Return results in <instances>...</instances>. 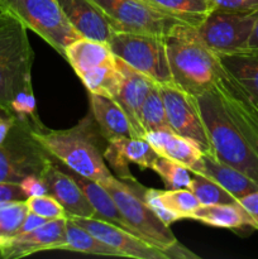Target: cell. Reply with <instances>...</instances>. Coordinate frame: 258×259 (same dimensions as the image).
Instances as JSON below:
<instances>
[{"label":"cell","instance_id":"21","mask_svg":"<svg viewBox=\"0 0 258 259\" xmlns=\"http://www.w3.org/2000/svg\"><path fill=\"white\" fill-rule=\"evenodd\" d=\"M200 175L214 180L237 200L258 190L257 182L247 175L229 164L218 161L214 157L205 154L202 156V172Z\"/></svg>","mask_w":258,"mask_h":259},{"label":"cell","instance_id":"6","mask_svg":"<svg viewBox=\"0 0 258 259\" xmlns=\"http://www.w3.org/2000/svg\"><path fill=\"white\" fill-rule=\"evenodd\" d=\"M109 47L116 57L157 85L174 83L164 35L114 32Z\"/></svg>","mask_w":258,"mask_h":259},{"label":"cell","instance_id":"15","mask_svg":"<svg viewBox=\"0 0 258 259\" xmlns=\"http://www.w3.org/2000/svg\"><path fill=\"white\" fill-rule=\"evenodd\" d=\"M73 29L86 39L109 43L114 30L93 0H57Z\"/></svg>","mask_w":258,"mask_h":259},{"label":"cell","instance_id":"2","mask_svg":"<svg viewBox=\"0 0 258 259\" xmlns=\"http://www.w3.org/2000/svg\"><path fill=\"white\" fill-rule=\"evenodd\" d=\"M174 83L196 96L214 89L222 62L200 38L196 27L176 23L164 34Z\"/></svg>","mask_w":258,"mask_h":259},{"label":"cell","instance_id":"10","mask_svg":"<svg viewBox=\"0 0 258 259\" xmlns=\"http://www.w3.org/2000/svg\"><path fill=\"white\" fill-rule=\"evenodd\" d=\"M104 12L114 32L164 35L181 23L152 9L142 0H93Z\"/></svg>","mask_w":258,"mask_h":259},{"label":"cell","instance_id":"22","mask_svg":"<svg viewBox=\"0 0 258 259\" xmlns=\"http://www.w3.org/2000/svg\"><path fill=\"white\" fill-rule=\"evenodd\" d=\"M71 175L76 180V182L80 185L81 189L83 190L85 195L88 196L89 201L91 202L93 207L95 209L96 219L105 220V222L111 223V224L116 225V227L121 228V229L126 230V232L132 233V234L137 235L136 230L126 222L125 218L123 217V214L119 210V207L116 206L115 201L111 197V195L109 194V191L103 185L98 184V182L93 181V180L78 176V175L73 174V172Z\"/></svg>","mask_w":258,"mask_h":259},{"label":"cell","instance_id":"19","mask_svg":"<svg viewBox=\"0 0 258 259\" xmlns=\"http://www.w3.org/2000/svg\"><path fill=\"white\" fill-rule=\"evenodd\" d=\"M91 113L100 133L108 142L119 138H137L126 114L114 99L90 94Z\"/></svg>","mask_w":258,"mask_h":259},{"label":"cell","instance_id":"39","mask_svg":"<svg viewBox=\"0 0 258 259\" xmlns=\"http://www.w3.org/2000/svg\"><path fill=\"white\" fill-rule=\"evenodd\" d=\"M46 222H48V220L43 219V218L38 217V215L33 214V212H28L27 218H25L24 223H23L22 228H20V233H25V232H29V230H33L35 229V228H38L39 225L45 224Z\"/></svg>","mask_w":258,"mask_h":259},{"label":"cell","instance_id":"14","mask_svg":"<svg viewBox=\"0 0 258 259\" xmlns=\"http://www.w3.org/2000/svg\"><path fill=\"white\" fill-rule=\"evenodd\" d=\"M40 177L45 181L47 194L62 205L67 218H95V209L72 175L65 174L51 162Z\"/></svg>","mask_w":258,"mask_h":259},{"label":"cell","instance_id":"40","mask_svg":"<svg viewBox=\"0 0 258 259\" xmlns=\"http://www.w3.org/2000/svg\"><path fill=\"white\" fill-rule=\"evenodd\" d=\"M247 50L258 51V9L254 12V25H253L252 34L249 37Z\"/></svg>","mask_w":258,"mask_h":259},{"label":"cell","instance_id":"28","mask_svg":"<svg viewBox=\"0 0 258 259\" xmlns=\"http://www.w3.org/2000/svg\"><path fill=\"white\" fill-rule=\"evenodd\" d=\"M189 189L199 200L200 205L234 204L238 202L233 195L223 189L218 182L200 174H192Z\"/></svg>","mask_w":258,"mask_h":259},{"label":"cell","instance_id":"41","mask_svg":"<svg viewBox=\"0 0 258 259\" xmlns=\"http://www.w3.org/2000/svg\"><path fill=\"white\" fill-rule=\"evenodd\" d=\"M2 10H3V8H2V5H0V12H2Z\"/></svg>","mask_w":258,"mask_h":259},{"label":"cell","instance_id":"37","mask_svg":"<svg viewBox=\"0 0 258 259\" xmlns=\"http://www.w3.org/2000/svg\"><path fill=\"white\" fill-rule=\"evenodd\" d=\"M164 254L167 255L168 259H200L199 255L192 253L191 250H189L186 247L180 244L179 242H176L171 247L167 248L164 250Z\"/></svg>","mask_w":258,"mask_h":259},{"label":"cell","instance_id":"12","mask_svg":"<svg viewBox=\"0 0 258 259\" xmlns=\"http://www.w3.org/2000/svg\"><path fill=\"white\" fill-rule=\"evenodd\" d=\"M75 224L95 235L101 242L119 250L124 258L168 259L164 252L137 235L96 218H68Z\"/></svg>","mask_w":258,"mask_h":259},{"label":"cell","instance_id":"3","mask_svg":"<svg viewBox=\"0 0 258 259\" xmlns=\"http://www.w3.org/2000/svg\"><path fill=\"white\" fill-rule=\"evenodd\" d=\"M27 30L12 13L0 12V110L7 114L15 96L32 88L34 53Z\"/></svg>","mask_w":258,"mask_h":259},{"label":"cell","instance_id":"27","mask_svg":"<svg viewBox=\"0 0 258 259\" xmlns=\"http://www.w3.org/2000/svg\"><path fill=\"white\" fill-rule=\"evenodd\" d=\"M29 209L25 200L0 202V245L20 233Z\"/></svg>","mask_w":258,"mask_h":259},{"label":"cell","instance_id":"20","mask_svg":"<svg viewBox=\"0 0 258 259\" xmlns=\"http://www.w3.org/2000/svg\"><path fill=\"white\" fill-rule=\"evenodd\" d=\"M223 67L232 75L258 111V51L218 55Z\"/></svg>","mask_w":258,"mask_h":259},{"label":"cell","instance_id":"38","mask_svg":"<svg viewBox=\"0 0 258 259\" xmlns=\"http://www.w3.org/2000/svg\"><path fill=\"white\" fill-rule=\"evenodd\" d=\"M15 120H17L15 116L3 111V114L0 115V144L5 141L7 136L9 134L10 129H12L13 125L15 124Z\"/></svg>","mask_w":258,"mask_h":259},{"label":"cell","instance_id":"32","mask_svg":"<svg viewBox=\"0 0 258 259\" xmlns=\"http://www.w3.org/2000/svg\"><path fill=\"white\" fill-rule=\"evenodd\" d=\"M142 197L146 201V204L153 210L154 214L159 218L162 223L167 227H171L175 222L181 220L175 212L167 209L161 200V191L156 189H146L142 191Z\"/></svg>","mask_w":258,"mask_h":259},{"label":"cell","instance_id":"7","mask_svg":"<svg viewBox=\"0 0 258 259\" xmlns=\"http://www.w3.org/2000/svg\"><path fill=\"white\" fill-rule=\"evenodd\" d=\"M28 121L15 120L0 144V182L20 184L30 175H42L52 162L47 152L30 133Z\"/></svg>","mask_w":258,"mask_h":259},{"label":"cell","instance_id":"36","mask_svg":"<svg viewBox=\"0 0 258 259\" xmlns=\"http://www.w3.org/2000/svg\"><path fill=\"white\" fill-rule=\"evenodd\" d=\"M27 200L24 191L19 184L13 182H0V202L2 201H19Z\"/></svg>","mask_w":258,"mask_h":259},{"label":"cell","instance_id":"8","mask_svg":"<svg viewBox=\"0 0 258 259\" xmlns=\"http://www.w3.org/2000/svg\"><path fill=\"white\" fill-rule=\"evenodd\" d=\"M104 187L108 190L123 217L139 238L162 252L177 242L169 227L164 225L146 204L142 197L143 190H141V186L133 187L113 177Z\"/></svg>","mask_w":258,"mask_h":259},{"label":"cell","instance_id":"13","mask_svg":"<svg viewBox=\"0 0 258 259\" xmlns=\"http://www.w3.org/2000/svg\"><path fill=\"white\" fill-rule=\"evenodd\" d=\"M68 218L50 220L35 229L19 233L5 244L0 245V257L18 259L46 250H57L63 242Z\"/></svg>","mask_w":258,"mask_h":259},{"label":"cell","instance_id":"29","mask_svg":"<svg viewBox=\"0 0 258 259\" xmlns=\"http://www.w3.org/2000/svg\"><path fill=\"white\" fill-rule=\"evenodd\" d=\"M152 169L159 175L166 189H189L191 176H190L189 169L182 164L158 156L152 166Z\"/></svg>","mask_w":258,"mask_h":259},{"label":"cell","instance_id":"30","mask_svg":"<svg viewBox=\"0 0 258 259\" xmlns=\"http://www.w3.org/2000/svg\"><path fill=\"white\" fill-rule=\"evenodd\" d=\"M161 200L164 206L175 212L180 219H190L192 212L200 206L199 200L190 189H167L161 191Z\"/></svg>","mask_w":258,"mask_h":259},{"label":"cell","instance_id":"26","mask_svg":"<svg viewBox=\"0 0 258 259\" xmlns=\"http://www.w3.org/2000/svg\"><path fill=\"white\" fill-rule=\"evenodd\" d=\"M139 121L146 133L148 132H172L167 120L166 108L159 85H154L147 94L139 111Z\"/></svg>","mask_w":258,"mask_h":259},{"label":"cell","instance_id":"31","mask_svg":"<svg viewBox=\"0 0 258 259\" xmlns=\"http://www.w3.org/2000/svg\"><path fill=\"white\" fill-rule=\"evenodd\" d=\"M28 209L30 212L43 218L46 220H57L67 218L66 210L53 196L46 194L40 196H30L27 200Z\"/></svg>","mask_w":258,"mask_h":259},{"label":"cell","instance_id":"24","mask_svg":"<svg viewBox=\"0 0 258 259\" xmlns=\"http://www.w3.org/2000/svg\"><path fill=\"white\" fill-rule=\"evenodd\" d=\"M166 17L199 27L214 8L210 0H142Z\"/></svg>","mask_w":258,"mask_h":259},{"label":"cell","instance_id":"34","mask_svg":"<svg viewBox=\"0 0 258 259\" xmlns=\"http://www.w3.org/2000/svg\"><path fill=\"white\" fill-rule=\"evenodd\" d=\"M19 185L23 191H24L27 199L30 196H40V195L47 194L45 181H43L39 175H30V176L25 177Z\"/></svg>","mask_w":258,"mask_h":259},{"label":"cell","instance_id":"16","mask_svg":"<svg viewBox=\"0 0 258 259\" xmlns=\"http://www.w3.org/2000/svg\"><path fill=\"white\" fill-rule=\"evenodd\" d=\"M104 159L116 171L119 179L136 181L128 168L129 163L138 164L142 168H151L158 158L157 152L144 138H119L109 142L104 152Z\"/></svg>","mask_w":258,"mask_h":259},{"label":"cell","instance_id":"23","mask_svg":"<svg viewBox=\"0 0 258 259\" xmlns=\"http://www.w3.org/2000/svg\"><path fill=\"white\" fill-rule=\"evenodd\" d=\"M190 219L197 220L202 224L215 228L238 230L243 228L253 229L252 219L239 202L234 204H215V205H200ZM254 230V229H253Z\"/></svg>","mask_w":258,"mask_h":259},{"label":"cell","instance_id":"11","mask_svg":"<svg viewBox=\"0 0 258 259\" xmlns=\"http://www.w3.org/2000/svg\"><path fill=\"white\" fill-rule=\"evenodd\" d=\"M159 90L171 131L194 142L205 156L214 157V151L195 96L175 83L159 85Z\"/></svg>","mask_w":258,"mask_h":259},{"label":"cell","instance_id":"17","mask_svg":"<svg viewBox=\"0 0 258 259\" xmlns=\"http://www.w3.org/2000/svg\"><path fill=\"white\" fill-rule=\"evenodd\" d=\"M118 62L121 71H123L124 78L120 91L114 98V100L120 105V108L123 109L124 113L131 120L137 138H144L146 132L143 131L141 121H139V111H141V106L146 99L147 94L156 83L144 75H142L141 72L132 68L129 65H126L120 58H118Z\"/></svg>","mask_w":258,"mask_h":259},{"label":"cell","instance_id":"35","mask_svg":"<svg viewBox=\"0 0 258 259\" xmlns=\"http://www.w3.org/2000/svg\"><path fill=\"white\" fill-rule=\"evenodd\" d=\"M238 202L252 219L253 229L258 230V190L240 197Z\"/></svg>","mask_w":258,"mask_h":259},{"label":"cell","instance_id":"1","mask_svg":"<svg viewBox=\"0 0 258 259\" xmlns=\"http://www.w3.org/2000/svg\"><path fill=\"white\" fill-rule=\"evenodd\" d=\"M30 133L51 158L57 159L73 174L103 186L114 177L104 161L98 133L89 116L65 131H51L43 124H32Z\"/></svg>","mask_w":258,"mask_h":259},{"label":"cell","instance_id":"18","mask_svg":"<svg viewBox=\"0 0 258 259\" xmlns=\"http://www.w3.org/2000/svg\"><path fill=\"white\" fill-rule=\"evenodd\" d=\"M157 154L186 167L191 174L202 172V153L190 139L174 132H148L144 136Z\"/></svg>","mask_w":258,"mask_h":259},{"label":"cell","instance_id":"5","mask_svg":"<svg viewBox=\"0 0 258 259\" xmlns=\"http://www.w3.org/2000/svg\"><path fill=\"white\" fill-rule=\"evenodd\" d=\"M0 5L63 57L66 48L81 38L57 0H0Z\"/></svg>","mask_w":258,"mask_h":259},{"label":"cell","instance_id":"25","mask_svg":"<svg viewBox=\"0 0 258 259\" xmlns=\"http://www.w3.org/2000/svg\"><path fill=\"white\" fill-rule=\"evenodd\" d=\"M57 250H68V252L85 253V254L94 255H106V257H120L124 258L119 250L82 229L71 219L67 220L66 224V233L63 242L58 245Z\"/></svg>","mask_w":258,"mask_h":259},{"label":"cell","instance_id":"9","mask_svg":"<svg viewBox=\"0 0 258 259\" xmlns=\"http://www.w3.org/2000/svg\"><path fill=\"white\" fill-rule=\"evenodd\" d=\"M253 25L254 12L212 9L196 29L202 42L212 52L228 55L247 50Z\"/></svg>","mask_w":258,"mask_h":259},{"label":"cell","instance_id":"33","mask_svg":"<svg viewBox=\"0 0 258 259\" xmlns=\"http://www.w3.org/2000/svg\"><path fill=\"white\" fill-rule=\"evenodd\" d=\"M214 9L227 12H255L258 9V0H210Z\"/></svg>","mask_w":258,"mask_h":259},{"label":"cell","instance_id":"4","mask_svg":"<svg viewBox=\"0 0 258 259\" xmlns=\"http://www.w3.org/2000/svg\"><path fill=\"white\" fill-rule=\"evenodd\" d=\"M76 75L90 94L114 99L123 85V71L109 43L80 38L65 51Z\"/></svg>","mask_w":258,"mask_h":259}]
</instances>
